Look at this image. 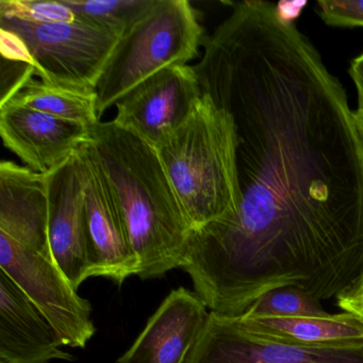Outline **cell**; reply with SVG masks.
Here are the masks:
<instances>
[{
    "mask_svg": "<svg viewBox=\"0 0 363 363\" xmlns=\"http://www.w3.org/2000/svg\"><path fill=\"white\" fill-rule=\"evenodd\" d=\"M203 43L193 67L233 118L241 201L191 233L180 269L222 315L281 286L337 298L363 273V141L343 86L274 4H233Z\"/></svg>",
    "mask_w": 363,
    "mask_h": 363,
    "instance_id": "obj_1",
    "label": "cell"
},
{
    "mask_svg": "<svg viewBox=\"0 0 363 363\" xmlns=\"http://www.w3.org/2000/svg\"><path fill=\"white\" fill-rule=\"evenodd\" d=\"M91 143L116 193L142 280L182 267L191 235L158 150L111 122L91 128Z\"/></svg>",
    "mask_w": 363,
    "mask_h": 363,
    "instance_id": "obj_2",
    "label": "cell"
},
{
    "mask_svg": "<svg viewBox=\"0 0 363 363\" xmlns=\"http://www.w3.org/2000/svg\"><path fill=\"white\" fill-rule=\"evenodd\" d=\"M237 148L233 118L205 94L190 118L157 148L191 233L237 213Z\"/></svg>",
    "mask_w": 363,
    "mask_h": 363,
    "instance_id": "obj_3",
    "label": "cell"
},
{
    "mask_svg": "<svg viewBox=\"0 0 363 363\" xmlns=\"http://www.w3.org/2000/svg\"><path fill=\"white\" fill-rule=\"evenodd\" d=\"M203 28L186 0H155L121 38L96 89L99 120L127 93L155 74L186 65L199 55Z\"/></svg>",
    "mask_w": 363,
    "mask_h": 363,
    "instance_id": "obj_4",
    "label": "cell"
},
{
    "mask_svg": "<svg viewBox=\"0 0 363 363\" xmlns=\"http://www.w3.org/2000/svg\"><path fill=\"white\" fill-rule=\"evenodd\" d=\"M0 28L21 38L42 82L80 92H96L99 80L120 38L78 20L75 23L33 24L0 18Z\"/></svg>",
    "mask_w": 363,
    "mask_h": 363,
    "instance_id": "obj_5",
    "label": "cell"
},
{
    "mask_svg": "<svg viewBox=\"0 0 363 363\" xmlns=\"http://www.w3.org/2000/svg\"><path fill=\"white\" fill-rule=\"evenodd\" d=\"M0 271L50 322L61 346L86 348L96 333L92 305L78 294L52 259L0 233Z\"/></svg>",
    "mask_w": 363,
    "mask_h": 363,
    "instance_id": "obj_6",
    "label": "cell"
},
{
    "mask_svg": "<svg viewBox=\"0 0 363 363\" xmlns=\"http://www.w3.org/2000/svg\"><path fill=\"white\" fill-rule=\"evenodd\" d=\"M186 363H363V340L306 345L246 328L237 316L210 312Z\"/></svg>",
    "mask_w": 363,
    "mask_h": 363,
    "instance_id": "obj_7",
    "label": "cell"
},
{
    "mask_svg": "<svg viewBox=\"0 0 363 363\" xmlns=\"http://www.w3.org/2000/svg\"><path fill=\"white\" fill-rule=\"evenodd\" d=\"M76 155L84 184L89 278H107L122 286L127 278L138 276L139 265L120 203L91 141L84 144Z\"/></svg>",
    "mask_w": 363,
    "mask_h": 363,
    "instance_id": "obj_8",
    "label": "cell"
},
{
    "mask_svg": "<svg viewBox=\"0 0 363 363\" xmlns=\"http://www.w3.org/2000/svg\"><path fill=\"white\" fill-rule=\"evenodd\" d=\"M201 97L194 67L175 65L155 74L121 99L113 121L158 148L190 118Z\"/></svg>",
    "mask_w": 363,
    "mask_h": 363,
    "instance_id": "obj_9",
    "label": "cell"
},
{
    "mask_svg": "<svg viewBox=\"0 0 363 363\" xmlns=\"http://www.w3.org/2000/svg\"><path fill=\"white\" fill-rule=\"evenodd\" d=\"M0 135L28 169L48 175L91 141V128L6 103L0 106Z\"/></svg>",
    "mask_w": 363,
    "mask_h": 363,
    "instance_id": "obj_10",
    "label": "cell"
},
{
    "mask_svg": "<svg viewBox=\"0 0 363 363\" xmlns=\"http://www.w3.org/2000/svg\"><path fill=\"white\" fill-rule=\"evenodd\" d=\"M48 240L52 260L78 290L89 278L84 184L77 155L48 174Z\"/></svg>",
    "mask_w": 363,
    "mask_h": 363,
    "instance_id": "obj_11",
    "label": "cell"
},
{
    "mask_svg": "<svg viewBox=\"0 0 363 363\" xmlns=\"http://www.w3.org/2000/svg\"><path fill=\"white\" fill-rule=\"evenodd\" d=\"M209 314L196 293L184 286L171 291L116 363L188 362Z\"/></svg>",
    "mask_w": 363,
    "mask_h": 363,
    "instance_id": "obj_12",
    "label": "cell"
},
{
    "mask_svg": "<svg viewBox=\"0 0 363 363\" xmlns=\"http://www.w3.org/2000/svg\"><path fill=\"white\" fill-rule=\"evenodd\" d=\"M48 175L12 161L0 164V233L52 259Z\"/></svg>",
    "mask_w": 363,
    "mask_h": 363,
    "instance_id": "obj_13",
    "label": "cell"
},
{
    "mask_svg": "<svg viewBox=\"0 0 363 363\" xmlns=\"http://www.w3.org/2000/svg\"><path fill=\"white\" fill-rule=\"evenodd\" d=\"M60 347L50 322L18 284L0 271V360L11 363L75 360Z\"/></svg>",
    "mask_w": 363,
    "mask_h": 363,
    "instance_id": "obj_14",
    "label": "cell"
},
{
    "mask_svg": "<svg viewBox=\"0 0 363 363\" xmlns=\"http://www.w3.org/2000/svg\"><path fill=\"white\" fill-rule=\"evenodd\" d=\"M237 318L255 333L290 343L328 345L363 340L362 320L347 312L310 316L242 314Z\"/></svg>",
    "mask_w": 363,
    "mask_h": 363,
    "instance_id": "obj_15",
    "label": "cell"
},
{
    "mask_svg": "<svg viewBox=\"0 0 363 363\" xmlns=\"http://www.w3.org/2000/svg\"><path fill=\"white\" fill-rule=\"evenodd\" d=\"M29 109L92 128L101 122L97 95L30 79L9 101Z\"/></svg>",
    "mask_w": 363,
    "mask_h": 363,
    "instance_id": "obj_16",
    "label": "cell"
},
{
    "mask_svg": "<svg viewBox=\"0 0 363 363\" xmlns=\"http://www.w3.org/2000/svg\"><path fill=\"white\" fill-rule=\"evenodd\" d=\"M82 22L95 25L122 38L155 0H62Z\"/></svg>",
    "mask_w": 363,
    "mask_h": 363,
    "instance_id": "obj_17",
    "label": "cell"
},
{
    "mask_svg": "<svg viewBox=\"0 0 363 363\" xmlns=\"http://www.w3.org/2000/svg\"><path fill=\"white\" fill-rule=\"evenodd\" d=\"M320 301L294 286H281L261 295L244 314L252 315H324Z\"/></svg>",
    "mask_w": 363,
    "mask_h": 363,
    "instance_id": "obj_18",
    "label": "cell"
},
{
    "mask_svg": "<svg viewBox=\"0 0 363 363\" xmlns=\"http://www.w3.org/2000/svg\"><path fill=\"white\" fill-rule=\"evenodd\" d=\"M0 18H16L33 24L77 22V16L62 0H1Z\"/></svg>",
    "mask_w": 363,
    "mask_h": 363,
    "instance_id": "obj_19",
    "label": "cell"
},
{
    "mask_svg": "<svg viewBox=\"0 0 363 363\" xmlns=\"http://www.w3.org/2000/svg\"><path fill=\"white\" fill-rule=\"evenodd\" d=\"M316 12L329 26L363 27V0L318 1Z\"/></svg>",
    "mask_w": 363,
    "mask_h": 363,
    "instance_id": "obj_20",
    "label": "cell"
},
{
    "mask_svg": "<svg viewBox=\"0 0 363 363\" xmlns=\"http://www.w3.org/2000/svg\"><path fill=\"white\" fill-rule=\"evenodd\" d=\"M35 75V67L29 63L1 59L0 106L9 101Z\"/></svg>",
    "mask_w": 363,
    "mask_h": 363,
    "instance_id": "obj_21",
    "label": "cell"
},
{
    "mask_svg": "<svg viewBox=\"0 0 363 363\" xmlns=\"http://www.w3.org/2000/svg\"><path fill=\"white\" fill-rule=\"evenodd\" d=\"M337 307L363 322V273L348 290L337 297Z\"/></svg>",
    "mask_w": 363,
    "mask_h": 363,
    "instance_id": "obj_22",
    "label": "cell"
},
{
    "mask_svg": "<svg viewBox=\"0 0 363 363\" xmlns=\"http://www.w3.org/2000/svg\"><path fill=\"white\" fill-rule=\"evenodd\" d=\"M348 73L356 86L357 103L358 104H357L354 116L359 133H360L361 139L363 141V52L352 61Z\"/></svg>",
    "mask_w": 363,
    "mask_h": 363,
    "instance_id": "obj_23",
    "label": "cell"
},
{
    "mask_svg": "<svg viewBox=\"0 0 363 363\" xmlns=\"http://www.w3.org/2000/svg\"><path fill=\"white\" fill-rule=\"evenodd\" d=\"M0 363H11V362H7V361L0 360Z\"/></svg>",
    "mask_w": 363,
    "mask_h": 363,
    "instance_id": "obj_24",
    "label": "cell"
}]
</instances>
